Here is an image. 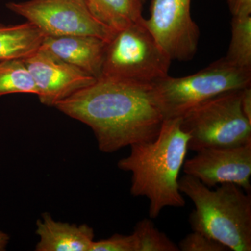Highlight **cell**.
I'll return each instance as SVG.
<instances>
[{"label":"cell","instance_id":"obj_16","mask_svg":"<svg viewBox=\"0 0 251 251\" xmlns=\"http://www.w3.org/2000/svg\"><path fill=\"white\" fill-rule=\"evenodd\" d=\"M38 94L35 82L23 59L0 61V97L10 94Z\"/></svg>","mask_w":251,"mask_h":251},{"label":"cell","instance_id":"obj_4","mask_svg":"<svg viewBox=\"0 0 251 251\" xmlns=\"http://www.w3.org/2000/svg\"><path fill=\"white\" fill-rule=\"evenodd\" d=\"M151 85L153 98L164 120L180 118L215 96L250 87L251 70L234 67L223 57L193 75H168Z\"/></svg>","mask_w":251,"mask_h":251},{"label":"cell","instance_id":"obj_9","mask_svg":"<svg viewBox=\"0 0 251 251\" xmlns=\"http://www.w3.org/2000/svg\"><path fill=\"white\" fill-rule=\"evenodd\" d=\"M184 161L185 175L209 188L234 184L251 193V142L237 147L209 148Z\"/></svg>","mask_w":251,"mask_h":251},{"label":"cell","instance_id":"obj_19","mask_svg":"<svg viewBox=\"0 0 251 251\" xmlns=\"http://www.w3.org/2000/svg\"><path fill=\"white\" fill-rule=\"evenodd\" d=\"M138 244L134 234H114L108 239L94 242L90 251H137Z\"/></svg>","mask_w":251,"mask_h":251},{"label":"cell","instance_id":"obj_10","mask_svg":"<svg viewBox=\"0 0 251 251\" xmlns=\"http://www.w3.org/2000/svg\"><path fill=\"white\" fill-rule=\"evenodd\" d=\"M38 89L41 103L55 107L97 78L39 48L23 59Z\"/></svg>","mask_w":251,"mask_h":251},{"label":"cell","instance_id":"obj_18","mask_svg":"<svg viewBox=\"0 0 251 251\" xmlns=\"http://www.w3.org/2000/svg\"><path fill=\"white\" fill-rule=\"evenodd\" d=\"M180 251H228L221 243L206 234L193 231L177 244Z\"/></svg>","mask_w":251,"mask_h":251},{"label":"cell","instance_id":"obj_14","mask_svg":"<svg viewBox=\"0 0 251 251\" xmlns=\"http://www.w3.org/2000/svg\"><path fill=\"white\" fill-rule=\"evenodd\" d=\"M44 35L31 23H0V61L24 59L40 48Z\"/></svg>","mask_w":251,"mask_h":251},{"label":"cell","instance_id":"obj_20","mask_svg":"<svg viewBox=\"0 0 251 251\" xmlns=\"http://www.w3.org/2000/svg\"><path fill=\"white\" fill-rule=\"evenodd\" d=\"M232 16L251 15V0H227Z\"/></svg>","mask_w":251,"mask_h":251},{"label":"cell","instance_id":"obj_7","mask_svg":"<svg viewBox=\"0 0 251 251\" xmlns=\"http://www.w3.org/2000/svg\"><path fill=\"white\" fill-rule=\"evenodd\" d=\"M6 6L44 36H93L108 41L115 33L92 16L82 0H28Z\"/></svg>","mask_w":251,"mask_h":251},{"label":"cell","instance_id":"obj_1","mask_svg":"<svg viewBox=\"0 0 251 251\" xmlns=\"http://www.w3.org/2000/svg\"><path fill=\"white\" fill-rule=\"evenodd\" d=\"M55 108L90 126L104 153L152 141L164 121L151 84L109 77H99Z\"/></svg>","mask_w":251,"mask_h":251},{"label":"cell","instance_id":"obj_5","mask_svg":"<svg viewBox=\"0 0 251 251\" xmlns=\"http://www.w3.org/2000/svg\"><path fill=\"white\" fill-rule=\"evenodd\" d=\"M145 20L116 31L107 41L100 77L152 84L168 75L172 59Z\"/></svg>","mask_w":251,"mask_h":251},{"label":"cell","instance_id":"obj_6","mask_svg":"<svg viewBox=\"0 0 251 251\" xmlns=\"http://www.w3.org/2000/svg\"><path fill=\"white\" fill-rule=\"evenodd\" d=\"M244 90V89H243ZM242 90L215 96L180 117L188 150L237 147L251 142V123L241 108Z\"/></svg>","mask_w":251,"mask_h":251},{"label":"cell","instance_id":"obj_22","mask_svg":"<svg viewBox=\"0 0 251 251\" xmlns=\"http://www.w3.org/2000/svg\"><path fill=\"white\" fill-rule=\"evenodd\" d=\"M9 236L2 231H0V251L6 250L9 242Z\"/></svg>","mask_w":251,"mask_h":251},{"label":"cell","instance_id":"obj_11","mask_svg":"<svg viewBox=\"0 0 251 251\" xmlns=\"http://www.w3.org/2000/svg\"><path fill=\"white\" fill-rule=\"evenodd\" d=\"M106 44L107 41L93 36H44L40 48L98 79Z\"/></svg>","mask_w":251,"mask_h":251},{"label":"cell","instance_id":"obj_8","mask_svg":"<svg viewBox=\"0 0 251 251\" xmlns=\"http://www.w3.org/2000/svg\"><path fill=\"white\" fill-rule=\"evenodd\" d=\"M191 0H151L147 27L172 60H191L198 50L200 29L191 16Z\"/></svg>","mask_w":251,"mask_h":251},{"label":"cell","instance_id":"obj_12","mask_svg":"<svg viewBox=\"0 0 251 251\" xmlns=\"http://www.w3.org/2000/svg\"><path fill=\"white\" fill-rule=\"evenodd\" d=\"M36 233V251H90L94 242V229L88 225L57 221L49 213L38 220Z\"/></svg>","mask_w":251,"mask_h":251},{"label":"cell","instance_id":"obj_15","mask_svg":"<svg viewBox=\"0 0 251 251\" xmlns=\"http://www.w3.org/2000/svg\"><path fill=\"white\" fill-rule=\"evenodd\" d=\"M232 37L225 59L241 69L251 70V15L232 16Z\"/></svg>","mask_w":251,"mask_h":251},{"label":"cell","instance_id":"obj_17","mask_svg":"<svg viewBox=\"0 0 251 251\" xmlns=\"http://www.w3.org/2000/svg\"><path fill=\"white\" fill-rule=\"evenodd\" d=\"M133 233L137 239V251H180L177 244L158 230L151 220L138 221Z\"/></svg>","mask_w":251,"mask_h":251},{"label":"cell","instance_id":"obj_21","mask_svg":"<svg viewBox=\"0 0 251 251\" xmlns=\"http://www.w3.org/2000/svg\"><path fill=\"white\" fill-rule=\"evenodd\" d=\"M241 108L247 120L251 123V87L242 90L241 96Z\"/></svg>","mask_w":251,"mask_h":251},{"label":"cell","instance_id":"obj_13","mask_svg":"<svg viewBox=\"0 0 251 251\" xmlns=\"http://www.w3.org/2000/svg\"><path fill=\"white\" fill-rule=\"evenodd\" d=\"M99 22L116 32L143 19L141 0H82Z\"/></svg>","mask_w":251,"mask_h":251},{"label":"cell","instance_id":"obj_23","mask_svg":"<svg viewBox=\"0 0 251 251\" xmlns=\"http://www.w3.org/2000/svg\"><path fill=\"white\" fill-rule=\"evenodd\" d=\"M141 1H143V2L144 3L145 2V0H141Z\"/></svg>","mask_w":251,"mask_h":251},{"label":"cell","instance_id":"obj_2","mask_svg":"<svg viewBox=\"0 0 251 251\" xmlns=\"http://www.w3.org/2000/svg\"><path fill=\"white\" fill-rule=\"evenodd\" d=\"M188 140L180 118L164 120L154 140L130 145V154L117 163L120 170L131 173L130 194L150 201L151 219L158 217L166 207L186 204L179 188V175L187 154Z\"/></svg>","mask_w":251,"mask_h":251},{"label":"cell","instance_id":"obj_3","mask_svg":"<svg viewBox=\"0 0 251 251\" xmlns=\"http://www.w3.org/2000/svg\"><path fill=\"white\" fill-rule=\"evenodd\" d=\"M179 188L192 201L189 216L193 231L206 234L229 251H251V195L234 184L211 190L200 180L185 175Z\"/></svg>","mask_w":251,"mask_h":251}]
</instances>
